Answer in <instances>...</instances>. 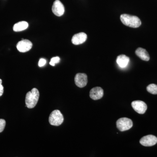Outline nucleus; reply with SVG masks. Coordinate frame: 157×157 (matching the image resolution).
<instances>
[{
  "label": "nucleus",
  "instance_id": "obj_1",
  "mask_svg": "<svg viewBox=\"0 0 157 157\" xmlns=\"http://www.w3.org/2000/svg\"><path fill=\"white\" fill-rule=\"evenodd\" d=\"M120 19L124 25L133 28L139 27L141 24L140 18L134 15L122 14L121 15Z\"/></svg>",
  "mask_w": 157,
  "mask_h": 157
},
{
  "label": "nucleus",
  "instance_id": "obj_2",
  "mask_svg": "<svg viewBox=\"0 0 157 157\" xmlns=\"http://www.w3.org/2000/svg\"><path fill=\"white\" fill-rule=\"evenodd\" d=\"M39 93L36 88H33L31 91L27 93L25 97V104L26 107L29 109L34 108L39 101Z\"/></svg>",
  "mask_w": 157,
  "mask_h": 157
},
{
  "label": "nucleus",
  "instance_id": "obj_3",
  "mask_svg": "<svg viewBox=\"0 0 157 157\" xmlns=\"http://www.w3.org/2000/svg\"><path fill=\"white\" fill-rule=\"evenodd\" d=\"M64 121L63 116L59 110H54L51 113L49 117V122L52 125L59 126Z\"/></svg>",
  "mask_w": 157,
  "mask_h": 157
},
{
  "label": "nucleus",
  "instance_id": "obj_4",
  "mask_svg": "<svg viewBox=\"0 0 157 157\" xmlns=\"http://www.w3.org/2000/svg\"><path fill=\"white\" fill-rule=\"evenodd\" d=\"M117 127L121 132L128 130L133 126V122L132 120L127 117L120 118L117 121Z\"/></svg>",
  "mask_w": 157,
  "mask_h": 157
},
{
  "label": "nucleus",
  "instance_id": "obj_5",
  "mask_svg": "<svg viewBox=\"0 0 157 157\" xmlns=\"http://www.w3.org/2000/svg\"><path fill=\"white\" fill-rule=\"evenodd\" d=\"M33 47L32 42L28 39H22L17 43V48L21 52H26L29 51Z\"/></svg>",
  "mask_w": 157,
  "mask_h": 157
},
{
  "label": "nucleus",
  "instance_id": "obj_6",
  "mask_svg": "<svg viewBox=\"0 0 157 157\" xmlns=\"http://www.w3.org/2000/svg\"><path fill=\"white\" fill-rule=\"evenodd\" d=\"M132 108L139 114H144L147 109V105L144 102L140 101H133L132 103Z\"/></svg>",
  "mask_w": 157,
  "mask_h": 157
},
{
  "label": "nucleus",
  "instance_id": "obj_7",
  "mask_svg": "<svg viewBox=\"0 0 157 157\" xmlns=\"http://www.w3.org/2000/svg\"><path fill=\"white\" fill-rule=\"evenodd\" d=\"M140 143L143 146L150 147L154 146L157 143V138L152 135H148L141 138Z\"/></svg>",
  "mask_w": 157,
  "mask_h": 157
},
{
  "label": "nucleus",
  "instance_id": "obj_8",
  "mask_svg": "<svg viewBox=\"0 0 157 157\" xmlns=\"http://www.w3.org/2000/svg\"><path fill=\"white\" fill-rule=\"evenodd\" d=\"M52 11L56 16H61L65 12V8L63 5L59 0H56L54 2L52 7Z\"/></svg>",
  "mask_w": 157,
  "mask_h": 157
},
{
  "label": "nucleus",
  "instance_id": "obj_9",
  "mask_svg": "<svg viewBox=\"0 0 157 157\" xmlns=\"http://www.w3.org/2000/svg\"><path fill=\"white\" fill-rule=\"evenodd\" d=\"M87 76L85 73H77L75 77V84L78 87H84L87 83Z\"/></svg>",
  "mask_w": 157,
  "mask_h": 157
},
{
  "label": "nucleus",
  "instance_id": "obj_10",
  "mask_svg": "<svg viewBox=\"0 0 157 157\" xmlns=\"http://www.w3.org/2000/svg\"><path fill=\"white\" fill-rule=\"evenodd\" d=\"M87 38V35L85 33H78L73 36L72 39V42L75 45H80L85 42Z\"/></svg>",
  "mask_w": 157,
  "mask_h": 157
},
{
  "label": "nucleus",
  "instance_id": "obj_11",
  "mask_svg": "<svg viewBox=\"0 0 157 157\" xmlns=\"http://www.w3.org/2000/svg\"><path fill=\"white\" fill-rule=\"evenodd\" d=\"M104 95V90L102 88H93L90 91V97L94 100H98L102 98Z\"/></svg>",
  "mask_w": 157,
  "mask_h": 157
},
{
  "label": "nucleus",
  "instance_id": "obj_12",
  "mask_svg": "<svg viewBox=\"0 0 157 157\" xmlns=\"http://www.w3.org/2000/svg\"><path fill=\"white\" fill-rule=\"evenodd\" d=\"M130 59L128 57L125 55H121L117 56V63L121 68H125L128 66Z\"/></svg>",
  "mask_w": 157,
  "mask_h": 157
},
{
  "label": "nucleus",
  "instance_id": "obj_13",
  "mask_svg": "<svg viewBox=\"0 0 157 157\" xmlns=\"http://www.w3.org/2000/svg\"><path fill=\"white\" fill-rule=\"evenodd\" d=\"M135 54L137 56L141 59L145 61H148L150 59V56L148 53L144 48H138L136 49Z\"/></svg>",
  "mask_w": 157,
  "mask_h": 157
},
{
  "label": "nucleus",
  "instance_id": "obj_14",
  "mask_svg": "<svg viewBox=\"0 0 157 157\" xmlns=\"http://www.w3.org/2000/svg\"><path fill=\"white\" fill-rule=\"evenodd\" d=\"M28 27V23L26 21H19L14 25L13 28V30L15 32H21L26 29Z\"/></svg>",
  "mask_w": 157,
  "mask_h": 157
},
{
  "label": "nucleus",
  "instance_id": "obj_15",
  "mask_svg": "<svg viewBox=\"0 0 157 157\" xmlns=\"http://www.w3.org/2000/svg\"><path fill=\"white\" fill-rule=\"evenodd\" d=\"M147 90L149 93L153 94H157V85L155 84L149 85L147 87Z\"/></svg>",
  "mask_w": 157,
  "mask_h": 157
},
{
  "label": "nucleus",
  "instance_id": "obj_16",
  "mask_svg": "<svg viewBox=\"0 0 157 157\" xmlns=\"http://www.w3.org/2000/svg\"><path fill=\"white\" fill-rule=\"evenodd\" d=\"M60 61V58L59 57L56 56L52 58L51 59V61L49 64L52 66H55L56 64L59 63Z\"/></svg>",
  "mask_w": 157,
  "mask_h": 157
},
{
  "label": "nucleus",
  "instance_id": "obj_17",
  "mask_svg": "<svg viewBox=\"0 0 157 157\" xmlns=\"http://www.w3.org/2000/svg\"><path fill=\"white\" fill-rule=\"evenodd\" d=\"M6 125V121L5 120L0 119V133L3 132Z\"/></svg>",
  "mask_w": 157,
  "mask_h": 157
},
{
  "label": "nucleus",
  "instance_id": "obj_18",
  "mask_svg": "<svg viewBox=\"0 0 157 157\" xmlns=\"http://www.w3.org/2000/svg\"><path fill=\"white\" fill-rule=\"evenodd\" d=\"M46 61L45 59H41L39 60V67H42L45 66L46 64Z\"/></svg>",
  "mask_w": 157,
  "mask_h": 157
},
{
  "label": "nucleus",
  "instance_id": "obj_19",
  "mask_svg": "<svg viewBox=\"0 0 157 157\" xmlns=\"http://www.w3.org/2000/svg\"><path fill=\"white\" fill-rule=\"evenodd\" d=\"M4 93V87L2 85V80L0 79V97Z\"/></svg>",
  "mask_w": 157,
  "mask_h": 157
}]
</instances>
